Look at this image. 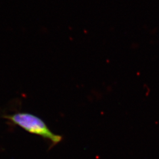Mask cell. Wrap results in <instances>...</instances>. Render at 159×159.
Masks as SVG:
<instances>
[{
	"label": "cell",
	"mask_w": 159,
	"mask_h": 159,
	"mask_svg": "<svg viewBox=\"0 0 159 159\" xmlns=\"http://www.w3.org/2000/svg\"><path fill=\"white\" fill-rule=\"evenodd\" d=\"M4 118L31 134L48 140L54 146L61 142L63 139L61 136L52 133L43 120L34 114L17 113L6 116Z\"/></svg>",
	"instance_id": "obj_1"
}]
</instances>
